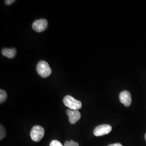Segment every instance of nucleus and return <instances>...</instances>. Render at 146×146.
<instances>
[{
  "label": "nucleus",
  "instance_id": "nucleus-3",
  "mask_svg": "<svg viewBox=\"0 0 146 146\" xmlns=\"http://www.w3.org/2000/svg\"><path fill=\"white\" fill-rule=\"evenodd\" d=\"M30 135L33 141L38 142L44 136V129L41 125H35L32 128Z\"/></svg>",
  "mask_w": 146,
  "mask_h": 146
},
{
  "label": "nucleus",
  "instance_id": "nucleus-6",
  "mask_svg": "<svg viewBox=\"0 0 146 146\" xmlns=\"http://www.w3.org/2000/svg\"><path fill=\"white\" fill-rule=\"evenodd\" d=\"M67 114L69 117V122L71 124H74L80 119L81 115L78 110H66Z\"/></svg>",
  "mask_w": 146,
  "mask_h": 146
},
{
  "label": "nucleus",
  "instance_id": "nucleus-12",
  "mask_svg": "<svg viewBox=\"0 0 146 146\" xmlns=\"http://www.w3.org/2000/svg\"><path fill=\"white\" fill-rule=\"evenodd\" d=\"M49 146H63L62 144L60 142V141H58V140H52L50 145Z\"/></svg>",
  "mask_w": 146,
  "mask_h": 146
},
{
  "label": "nucleus",
  "instance_id": "nucleus-9",
  "mask_svg": "<svg viewBox=\"0 0 146 146\" xmlns=\"http://www.w3.org/2000/svg\"><path fill=\"white\" fill-rule=\"evenodd\" d=\"M7 97V94L5 91L3 89L0 90V103L2 104L5 101Z\"/></svg>",
  "mask_w": 146,
  "mask_h": 146
},
{
  "label": "nucleus",
  "instance_id": "nucleus-8",
  "mask_svg": "<svg viewBox=\"0 0 146 146\" xmlns=\"http://www.w3.org/2000/svg\"><path fill=\"white\" fill-rule=\"evenodd\" d=\"M16 50L15 48H3L2 50V54L5 56L9 58H14L15 56Z\"/></svg>",
  "mask_w": 146,
  "mask_h": 146
},
{
  "label": "nucleus",
  "instance_id": "nucleus-13",
  "mask_svg": "<svg viewBox=\"0 0 146 146\" xmlns=\"http://www.w3.org/2000/svg\"><path fill=\"white\" fill-rule=\"evenodd\" d=\"M15 2V0H6L5 1V3L7 5H10Z\"/></svg>",
  "mask_w": 146,
  "mask_h": 146
},
{
  "label": "nucleus",
  "instance_id": "nucleus-15",
  "mask_svg": "<svg viewBox=\"0 0 146 146\" xmlns=\"http://www.w3.org/2000/svg\"><path fill=\"white\" fill-rule=\"evenodd\" d=\"M145 140L146 141V133L145 134Z\"/></svg>",
  "mask_w": 146,
  "mask_h": 146
},
{
  "label": "nucleus",
  "instance_id": "nucleus-2",
  "mask_svg": "<svg viewBox=\"0 0 146 146\" xmlns=\"http://www.w3.org/2000/svg\"><path fill=\"white\" fill-rule=\"evenodd\" d=\"M64 105L72 110H78L82 107L81 101L74 99L70 95H67L63 99Z\"/></svg>",
  "mask_w": 146,
  "mask_h": 146
},
{
  "label": "nucleus",
  "instance_id": "nucleus-14",
  "mask_svg": "<svg viewBox=\"0 0 146 146\" xmlns=\"http://www.w3.org/2000/svg\"><path fill=\"white\" fill-rule=\"evenodd\" d=\"M108 146H123L120 143H113V144H110Z\"/></svg>",
  "mask_w": 146,
  "mask_h": 146
},
{
  "label": "nucleus",
  "instance_id": "nucleus-11",
  "mask_svg": "<svg viewBox=\"0 0 146 146\" xmlns=\"http://www.w3.org/2000/svg\"><path fill=\"white\" fill-rule=\"evenodd\" d=\"M0 127H1V129H0V130H1V131H0V140H1L5 137L6 133H5V129L4 127L2 125H0Z\"/></svg>",
  "mask_w": 146,
  "mask_h": 146
},
{
  "label": "nucleus",
  "instance_id": "nucleus-1",
  "mask_svg": "<svg viewBox=\"0 0 146 146\" xmlns=\"http://www.w3.org/2000/svg\"><path fill=\"white\" fill-rule=\"evenodd\" d=\"M37 73L42 78H47L52 73V69L49 64L44 61H40L36 66Z\"/></svg>",
  "mask_w": 146,
  "mask_h": 146
},
{
  "label": "nucleus",
  "instance_id": "nucleus-4",
  "mask_svg": "<svg viewBox=\"0 0 146 146\" xmlns=\"http://www.w3.org/2000/svg\"><path fill=\"white\" fill-rule=\"evenodd\" d=\"M112 130L111 125L108 124H104L98 125L94 129V135L96 136H101L109 134Z\"/></svg>",
  "mask_w": 146,
  "mask_h": 146
},
{
  "label": "nucleus",
  "instance_id": "nucleus-5",
  "mask_svg": "<svg viewBox=\"0 0 146 146\" xmlns=\"http://www.w3.org/2000/svg\"><path fill=\"white\" fill-rule=\"evenodd\" d=\"M48 22L46 19H40L34 21L32 25L33 29L35 31L41 33L43 31L47 28Z\"/></svg>",
  "mask_w": 146,
  "mask_h": 146
},
{
  "label": "nucleus",
  "instance_id": "nucleus-10",
  "mask_svg": "<svg viewBox=\"0 0 146 146\" xmlns=\"http://www.w3.org/2000/svg\"><path fill=\"white\" fill-rule=\"evenodd\" d=\"M64 146H79L78 142H75L73 140L71 141H67L65 142Z\"/></svg>",
  "mask_w": 146,
  "mask_h": 146
},
{
  "label": "nucleus",
  "instance_id": "nucleus-7",
  "mask_svg": "<svg viewBox=\"0 0 146 146\" xmlns=\"http://www.w3.org/2000/svg\"><path fill=\"white\" fill-rule=\"evenodd\" d=\"M120 102L126 107H128L131 103V96L129 92L124 90L120 93L119 95Z\"/></svg>",
  "mask_w": 146,
  "mask_h": 146
}]
</instances>
